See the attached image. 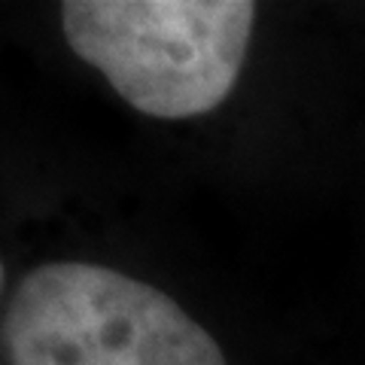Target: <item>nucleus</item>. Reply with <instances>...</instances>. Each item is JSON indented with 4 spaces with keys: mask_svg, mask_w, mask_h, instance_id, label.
<instances>
[{
    "mask_svg": "<svg viewBox=\"0 0 365 365\" xmlns=\"http://www.w3.org/2000/svg\"><path fill=\"white\" fill-rule=\"evenodd\" d=\"M253 25L250 0L61 4L71 52L153 119H192L220 107L241 76Z\"/></svg>",
    "mask_w": 365,
    "mask_h": 365,
    "instance_id": "obj_1",
    "label": "nucleus"
},
{
    "mask_svg": "<svg viewBox=\"0 0 365 365\" xmlns=\"http://www.w3.org/2000/svg\"><path fill=\"white\" fill-rule=\"evenodd\" d=\"M9 365H228L186 307L98 262L28 271L4 314Z\"/></svg>",
    "mask_w": 365,
    "mask_h": 365,
    "instance_id": "obj_2",
    "label": "nucleus"
},
{
    "mask_svg": "<svg viewBox=\"0 0 365 365\" xmlns=\"http://www.w3.org/2000/svg\"><path fill=\"white\" fill-rule=\"evenodd\" d=\"M6 287V268H4V259H0V292Z\"/></svg>",
    "mask_w": 365,
    "mask_h": 365,
    "instance_id": "obj_3",
    "label": "nucleus"
}]
</instances>
